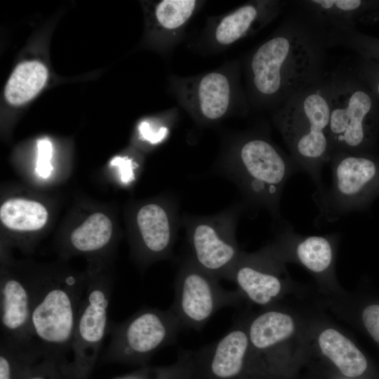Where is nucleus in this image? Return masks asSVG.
<instances>
[{"label":"nucleus","instance_id":"1a4fd4ad","mask_svg":"<svg viewBox=\"0 0 379 379\" xmlns=\"http://www.w3.org/2000/svg\"><path fill=\"white\" fill-rule=\"evenodd\" d=\"M175 295L170 307L183 328L201 330L220 310L236 305L241 294L226 290L219 279L204 270L189 256L179 265Z\"/></svg>","mask_w":379,"mask_h":379},{"label":"nucleus","instance_id":"f8f14e48","mask_svg":"<svg viewBox=\"0 0 379 379\" xmlns=\"http://www.w3.org/2000/svg\"><path fill=\"white\" fill-rule=\"evenodd\" d=\"M286 4L279 0H254L226 14L211 17L201 40L202 47L217 52L255 34L273 21Z\"/></svg>","mask_w":379,"mask_h":379},{"label":"nucleus","instance_id":"b1692460","mask_svg":"<svg viewBox=\"0 0 379 379\" xmlns=\"http://www.w3.org/2000/svg\"><path fill=\"white\" fill-rule=\"evenodd\" d=\"M112 232V222L109 218L102 213H95L72 232L70 245L76 251L97 252L108 245Z\"/></svg>","mask_w":379,"mask_h":379},{"label":"nucleus","instance_id":"4468645a","mask_svg":"<svg viewBox=\"0 0 379 379\" xmlns=\"http://www.w3.org/2000/svg\"><path fill=\"white\" fill-rule=\"evenodd\" d=\"M139 243L138 256L150 262L172 256L179 224L182 222L177 200L164 203L150 202L141 206L136 213Z\"/></svg>","mask_w":379,"mask_h":379},{"label":"nucleus","instance_id":"412c9836","mask_svg":"<svg viewBox=\"0 0 379 379\" xmlns=\"http://www.w3.org/2000/svg\"><path fill=\"white\" fill-rule=\"evenodd\" d=\"M318 344L328 357L345 376L357 377L364 373L367 361L358 347L338 330L328 328L318 337Z\"/></svg>","mask_w":379,"mask_h":379},{"label":"nucleus","instance_id":"20e7f679","mask_svg":"<svg viewBox=\"0 0 379 379\" xmlns=\"http://www.w3.org/2000/svg\"><path fill=\"white\" fill-rule=\"evenodd\" d=\"M87 277L70 272L36 277L29 330L31 345L52 359L72 351L77 312Z\"/></svg>","mask_w":379,"mask_h":379},{"label":"nucleus","instance_id":"7c9ffc66","mask_svg":"<svg viewBox=\"0 0 379 379\" xmlns=\"http://www.w3.org/2000/svg\"><path fill=\"white\" fill-rule=\"evenodd\" d=\"M27 379H47L43 375L36 374L34 375L30 376Z\"/></svg>","mask_w":379,"mask_h":379},{"label":"nucleus","instance_id":"6ab92c4d","mask_svg":"<svg viewBox=\"0 0 379 379\" xmlns=\"http://www.w3.org/2000/svg\"><path fill=\"white\" fill-rule=\"evenodd\" d=\"M294 4L325 33L331 29L354 26L364 3L361 0H305Z\"/></svg>","mask_w":379,"mask_h":379},{"label":"nucleus","instance_id":"9b49d317","mask_svg":"<svg viewBox=\"0 0 379 379\" xmlns=\"http://www.w3.org/2000/svg\"><path fill=\"white\" fill-rule=\"evenodd\" d=\"M87 277V286L75 322L72 352L74 363L87 369L97 359L107 335L109 307L113 291L109 277L95 272Z\"/></svg>","mask_w":379,"mask_h":379},{"label":"nucleus","instance_id":"0eeeda50","mask_svg":"<svg viewBox=\"0 0 379 379\" xmlns=\"http://www.w3.org/2000/svg\"><path fill=\"white\" fill-rule=\"evenodd\" d=\"M241 206L229 208L204 216H185L182 220L190 248L189 256L218 279L230 281L241 253L236 230Z\"/></svg>","mask_w":379,"mask_h":379},{"label":"nucleus","instance_id":"cd10ccee","mask_svg":"<svg viewBox=\"0 0 379 379\" xmlns=\"http://www.w3.org/2000/svg\"><path fill=\"white\" fill-rule=\"evenodd\" d=\"M361 317L367 331L379 343V305H371L365 307Z\"/></svg>","mask_w":379,"mask_h":379},{"label":"nucleus","instance_id":"dca6fc26","mask_svg":"<svg viewBox=\"0 0 379 379\" xmlns=\"http://www.w3.org/2000/svg\"><path fill=\"white\" fill-rule=\"evenodd\" d=\"M277 260L265 248L256 253L242 252L230 281L252 302L267 305L279 296L282 282L278 275Z\"/></svg>","mask_w":379,"mask_h":379},{"label":"nucleus","instance_id":"a211bd4d","mask_svg":"<svg viewBox=\"0 0 379 379\" xmlns=\"http://www.w3.org/2000/svg\"><path fill=\"white\" fill-rule=\"evenodd\" d=\"M199 0H161L152 8L154 27L165 47L179 41L190 20L204 4Z\"/></svg>","mask_w":379,"mask_h":379},{"label":"nucleus","instance_id":"f3484780","mask_svg":"<svg viewBox=\"0 0 379 379\" xmlns=\"http://www.w3.org/2000/svg\"><path fill=\"white\" fill-rule=\"evenodd\" d=\"M275 241L265 248L274 256L293 254V258L309 271L322 275L331 270L334 258L332 235L302 236L291 225L281 227Z\"/></svg>","mask_w":379,"mask_h":379},{"label":"nucleus","instance_id":"393cba45","mask_svg":"<svg viewBox=\"0 0 379 379\" xmlns=\"http://www.w3.org/2000/svg\"><path fill=\"white\" fill-rule=\"evenodd\" d=\"M194 366V351L182 350L172 364L147 368L119 379H191Z\"/></svg>","mask_w":379,"mask_h":379},{"label":"nucleus","instance_id":"9d476101","mask_svg":"<svg viewBox=\"0 0 379 379\" xmlns=\"http://www.w3.org/2000/svg\"><path fill=\"white\" fill-rule=\"evenodd\" d=\"M332 172L329 188L315 192L320 217L333 222L358 208L378 177L376 164L360 153L333 152L328 161Z\"/></svg>","mask_w":379,"mask_h":379},{"label":"nucleus","instance_id":"aec40b11","mask_svg":"<svg viewBox=\"0 0 379 379\" xmlns=\"http://www.w3.org/2000/svg\"><path fill=\"white\" fill-rule=\"evenodd\" d=\"M295 324L288 314L268 310L255 317L247 325V331L252 350L269 351L293 333Z\"/></svg>","mask_w":379,"mask_h":379},{"label":"nucleus","instance_id":"4be33fe9","mask_svg":"<svg viewBox=\"0 0 379 379\" xmlns=\"http://www.w3.org/2000/svg\"><path fill=\"white\" fill-rule=\"evenodd\" d=\"M48 79L46 66L36 60L20 63L11 74L4 89L6 100L20 105L32 100L43 88Z\"/></svg>","mask_w":379,"mask_h":379},{"label":"nucleus","instance_id":"a878e982","mask_svg":"<svg viewBox=\"0 0 379 379\" xmlns=\"http://www.w3.org/2000/svg\"><path fill=\"white\" fill-rule=\"evenodd\" d=\"M36 147V171L39 176L46 178L50 175L53 170L51 163L53 155V145L48 138H41L37 140Z\"/></svg>","mask_w":379,"mask_h":379},{"label":"nucleus","instance_id":"6e6552de","mask_svg":"<svg viewBox=\"0 0 379 379\" xmlns=\"http://www.w3.org/2000/svg\"><path fill=\"white\" fill-rule=\"evenodd\" d=\"M328 82L331 153H360L367 139L373 100L348 69L329 72Z\"/></svg>","mask_w":379,"mask_h":379},{"label":"nucleus","instance_id":"2eb2a0df","mask_svg":"<svg viewBox=\"0 0 379 379\" xmlns=\"http://www.w3.org/2000/svg\"><path fill=\"white\" fill-rule=\"evenodd\" d=\"M36 277L13 271L3 272L0 286V339L23 347H33L29 322Z\"/></svg>","mask_w":379,"mask_h":379},{"label":"nucleus","instance_id":"f257e3e1","mask_svg":"<svg viewBox=\"0 0 379 379\" xmlns=\"http://www.w3.org/2000/svg\"><path fill=\"white\" fill-rule=\"evenodd\" d=\"M328 48L324 32L295 8L246 59L249 106L273 112L324 79Z\"/></svg>","mask_w":379,"mask_h":379},{"label":"nucleus","instance_id":"c756f323","mask_svg":"<svg viewBox=\"0 0 379 379\" xmlns=\"http://www.w3.org/2000/svg\"><path fill=\"white\" fill-rule=\"evenodd\" d=\"M15 366L9 364L7 359L0 354V379H15Z\"/></svg>","mask_w":379,"mask_h":379},{"label":"nucleus","instance_id":"5701e85b","mask_svg":"<svg viewBox=\"0 0 379 379\" xmlns=\"http://www.w3.org/2000/svg\"><path fill=\"white\" fill-rule=\"evenodd\" d=\"M0 219L8 228L20 232H33L46 223L48 212L44 205L25 199H11L0 208Z\"/></svg>","mask_w":379,"mask_h":379},{"label":"nucleus","instance_id":"f03ea898","mask_svg":"<svg viewBox=\"0 0 379 379\" xmlns=\"http://www.w3.org/2000/svg\"><path fill=\"white\" fill-rule=\"evenodd\" d=\"M219 171L232 181L246 201L280 218V201L288 180L300 171L291 155L267 133L251 131L235 136L226 147Z\"/></svg>","mask_w":379,"mask_h":379},{"label":"nucleus","instance_id":"c85d7f7f","mask_svg":"<svg viewBox=\"0 0 379 379\" xmlns=\"http://www.w3.org/2000/svg\"><path fill=\"white\" fill-rule=\"evenodd\" d=\"M111 166L117 168L121 181L130 183L135 179L134 168L136 164L128 157H114L110 161Z\"/></svg>","mask_w":379,"mask_h":379},{"label":"nucleus","instance_id":"ddd939ff","mask_svg":"<svg viewBox=\"0 0 379 379\" xmlns=\"http://www.w3.org/2000/svg\"><path fill=\"white\" fill-rule=\"evenodd\" d=\"M251 352L247 325L235 323L219 340L194 351L191 379H243Z\"/></svg>","mask_w":379,"mask_h":379},{"label":"nucleus","instance_id":"39448f33","mask_svg":"<svg viewBox=\"0 0 379 379\" xmlns=\"http://www.w3.org/2000/svg\"><path fill=\"white\" fill-rule=\"evenodd\" d=\"M237 62L202 74L171 76V92L199 125L215 124L234 113L246 114L249 103L240 83Z\"/></svg>","mask_w":379,"mask_h":379},{"label":"nucleus","instance_id":"423d86ee","mask_svg":"<svg viewBox=\"0 0 379 379\" xmlns=\"http://www.w3.org/2000/svg\"><path fill=\"white\" fill-rule=\"evenodd\" d=\"M183 328L171 308L144 307L126 319L109 321L110 340L105 356L131 364H144L161 349L173 345Z\"/></svg>","mask_w":379,"mask_h":379},{"label":"nucleus","instance_id":"bb28decb","mask_svg":"<svg viewBox=\"0 0 379 379\" xmlns=\"http://www.w3.org/2000/svg\"><path fill=\"white\" fill-rule=\"evenodd\" d=\"M138 131L141 139L152 145H155L166 138L169 133V127L166 125L154 124L145 120L139 123Z\"/></svg>","mask_w":379,"mask_h":379},{"label":"nucleus","instance_id":"2f4dec72","mask_svg":"<svg viewBox=\"0 0 379 379\" xmlns=\"http://www.w3.org/2000/svg\"><path fill=\"white\" fill-rule=\"evenodd\" d=\"M375 88H376V91L378 94L379 95V81H378V82L376 83Z\"/></svg>","mask_w":379,"mask_h":379},{"label":"nucleus","instance_id":"7ed1b4c3","mask_svg":"<svg viewBox=\"0 0 379 379\" xmlns=\"http://www.w3.org/2000/svg\"><path fill=\"white\" fill-rule=\"evenodd\" d=\"M328 75L329 72L272 112V122L290 155L300 169L312 178L317 187L316 192L324 189L321 171L331 154Z\"/></svg>","mask_w":379,"mask_h":379}]
</instances>
